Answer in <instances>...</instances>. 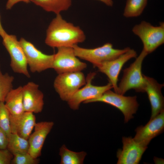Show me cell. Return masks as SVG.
<instances>
[{
	"instance_id": "6da1fadb",
	"label": "cell",
	"mask_w": 164,
	"mask_h": 164,
	"mask_svg": "<svg viewBox=\"0 0 164 164\" xmlns=\"http://www.w3.org/2000/svg\"><path fill=\"white\" fill-rule=\"evenodd\" d=\"M86 38L80 27L67 22L60 14L56 15L49 25L45 43L52 48L72 47L83 43Z\"/></svg>"
},
{
	"instance_id": "7a4b0ae2",
	"label": "cell",
	"mask_w": 164,
	"mask_h": 164,
	"mask_svg": "<svg viewBox=\"0 0 164 164\" xmlns=\"http://www.w3.org/2000/svg\"><path fill=\"white\" fill-rule=\"evenodd\" d=\"M148 54L142 50L135 61L123 70V77L118 86V94L124 95L131 89L137 92H144L145 79L142 68L143 60Z\"/></svg>"
},
{
	"instance_id": "3957f363",
	"label": "cell",
	"mask_w": 164,
	"mask_h": 164,
	"mask_svg": "<svg viewBox=\"0 0 164 164\" xmlns=\"http://www.w3.org/2000/svg\"><path fill=\"white\" fill-rule=\"evenodd\" d=\"M72 47L77 57L90 62L95 67L103 62L116 58L130 49L128 47L123 49H114L112 44L109 43L92 49L82 47L78 45Z\"/></svg>"
},
{
	"instance_id": "277c9868",
	"label": "cell",
	"mask_w": 164,
	"mask_h": 164,
	"mask_svg": "<svg viewBox=\"0 0 164 164\" xmlns=\"http://www.w3.org/2000/svg\"><path fill=\"white\" fill-rule=\"evenodd\" d=\"M132 32L141 39L143 50L148 54L155 50L164 43V23L154 26L145 21L135 25Z\"/></svg>"
},
{
	"instance_id": "5b68a950",
	"label": "cell",
	"mask_w": 164,
	"mask_h": 164,
	"mask_svg": "<svg viewBox=\"0 0 164 164\" xmlns=\"http://www.w3.org/2000/svg\"><path fill=\"white\" fill-rule=\"evenodd\" d=\"M94 102H102L112 105L119 110L124 116L125 122H127L133 118L138 107L136 96H125L109 90L100 97L88 100L85 104Z\"/></svg>"
},
{
	"instance_id": "8992f818",
	"label": "cell",
	"mask_w": 164,
	"mask_h": 164,
	"mask_svg": "<svg viewBox=\"0 0 164 164\" xmlns=\"http://www.w3.org/2000/svg\"><path fill=\"white\" fill-rule=\"evenodd\" d=\"M86 83V78L81 71L67 72L58 74L53 86L61 99L67 102Z\"/></svg>"
},
{
	"instance_id": "52a82bcc",
	"label": "cell",
	"mask_w": 164,
	"mask_h": 164,
	"mask_svg": "<svg viewBox=\"0 0 164 164\" xmlns=\"http://www.w3.org/2000/svg\"><path fill=\"white\" fill-rule=\"evenodd\" d=\"M57 49L54 54L52 68L58 74L81 71L86 68L87 64L75 55L73 47H60Z\"/></svg>"
},
{
	"instance_id": "ba28073f",
	"label": "cell",
	"mask_w": 164,
	"mask_h": 164,
	"mask_svg": "<svg viewBox=\"0 0 164 164\" xmlns=\"http://www.w3.org/2000/svg\"><path fill=\"white\" fill-rule=\"evenodd\" d=\"M19 41L24 51L28 67L32 73H41L52 68L54 54L44 53L23 38Z\"/></svg>"
},
{
	"instance_id": "9c48e42d",
	"label": "cell",
	"mask_w": 164,
	"mask_h": 164,
	"mask_svg": "<svg viewBox=\"0 0 164 164\" xmlns=\"http://www.w3.org/2000/svg\"><path fill=\"white\" fill-rule=\"evenodd\" d=\"M2 38L3 45L10 57V66L13 71L30 77L25 54L16 36L7 33Z\"/></svg>"
},
{
	"instance_id": "30bf717a",
	"label": "cell",
	"mask_w": 164,
	"mask_h": 164,
	"mask_svg": "<svg viewBox=\"0 0 164 164\" xmlns=\"http://www.w3.org/2000/svg\"><path fill=\"white\" fill-rule=\"evenodd\" d=\"M96 73L90 72L86 78V83L84 86L79 89L67 102L71 109L76 110L79 109L81 103L88 100L97 98L106 91L113 88L111 83L109 82L103 86L93 85L92 81Z\"/></svg>"
},
{
	"instance_id": "8fae6325",
	"label": "cell",
	"mask_w": 164,
	"mask_h": 164,
	"mask_svg": "<svg viewBox=\"0 0 164 164\" xmlns=\"http://www.w3.org/2000/svg\"><path fill=\"white\" fill-rule=\"evenodd\" d=\"M135 51L130 49L128 51L113 60L105 61L96 67L99 71L105 74L108 77L109 82L112 84L115 92L117 93L118 78L124 64L130 59L136 57Z\"/></svg>"
},
{
	"instance_id": "7c38bea8",
	"label": "cell",
	"mask_w": 164,
	"mask_h": 164,
	"mask_svg": "<svg viewBox=\"0 0 164 164\" xmlns=\"http://www.w3.org/2000/svg\"><path fill=\"white\" fill-rule=\"evenodd\" d=\"M164 128V110L149 121L145 126L138 127L133 138L144 146L147 147L151 141L162 132Z\"/></svg>"
},
{
	"instance_id": "4fadbf2b",
	"label": "cell",
	"mask_w": 164,
	"mask_h": 164,
	"mask_svg": "<svg viewBox=\"0 0 164 164\" xmlns=\"http://www.w3.org/2000/svg\"><path fill=\"white\" fill-rule=\"evenodd\" d=\"M123 147L117 153V164H138L147 147L144 146L132 137H123Z\"/></svg>"
},
{
	"instance_id": "5bb4252c",
	"label": "cell",
	"mask_w": 164,
	"mask_h": 164,
	"mask_svg": "<svg viewBox=\"0 0 164 164\" xmlns=\"http://www.w3.org/2000/svg\"><path fill=\"white\" fill-rule=\"evenodd\" d=\"M22 92L24 111L36 114L41 112L44 105V94L39 85L29 82L22 86Z\"/></svg>"
},
{
	"instance_id": "9a60e30c",
	"label": "cell",
	"mask_w": 164,
	"mask_h": 164,
	"mask_svg": "<svg viewBox=\"0 0 164 164\" xmlns=\"http://www.w3.org/2000/svg\"><path fill=\"white\" fill-rule=\"evenodd\" d=\"M54 125L52 121H43L36 123L34 131L28 138L29 144L28 152L34 158H37L41 155L46 139Z\"/></svg>"
},
{
	"instance_id": "2e32d148",
	"label": "cell",
	"mask_w": 164,
	"mask_h": 164,
	"mask_svg": "<svg viewBox=\"0 0 164 164\" xmlns=\"http://www.w3.org/2000/svg\"><path fill=\"white\" fill-rule=\"evenodd\" d=\"M145 79L144 92H146L150 102L152 113L150 119L164 110V99L161 93L163 84H160L154 78L144 75Z\"/></svg>"
},
{
	"instance_id": "e0dca14e",
	"label": "cell",
	"mask_w": 164,
	"mask_h": 164,
	"mask_svg": "<svg viewBox=\"0 0 164 164\" xmlns=\"http://www.w3.org/2000/svg\"><path fill=\"white\" fill-rule=\"evenodd\" d=\"M36 123V117L32 112L25 111L15 116L10 114L11 133L26 139H28Z\"/></svg>"
},
{
	"instance_id": "ac0fdd59",
	"label": "cell",
	"mask_w": 164,
	"mask_h": 164,
	"mask_svg": "<svg viewBox=\"0 0 164 164\" xmlns=\"http://www.w3.org/2000/svg\"><path fill=\"white\" fill-rule=\"evenodd\" d=\"M5 105L10 114L20 115L25 112L23 104L22 86L12 88L7 94L5 101Z\"/></svg>"
},
{
	"instance_id": "d6986e66",
	"label": "cell",
	"mask_w": 164,
	"mask_h": 164,
	"mask_svg": "<svg viewBox=\"0 0 164 164\" xmlns=\"http://www.w3.org/2000/svg\"><path fill=\"white\" fill-rule=\"evenodd\" d=\"M47 12L56 15L68 10L72 4V0H29Z\"/></svg>"
},
{
	"instance_id": "ffe728a7",
	"label": "cell",
	"mask_w": 164,
	"mask_h": 164,
	"mask_svg": "<svg viewBox=\"0 0 164 164\" xmlns=\"http://www.w3.org/2000/svg\"><path fill=\"white\" fill-rule=\"evenodd\" d=\"M60 164H83L87 153L84 151L75 152L68 149L63 145L59 149Z\"/></svg>"
},
{
	"instance_id": "44dd1931",
	"label": "cell",
	"mask_w": 164,
	"mask_h": 164,
	"mask_svg": "<svg viewBox=\"0 0 164 164\" xmlns=\"http://www.w3.org/2000/svg\"><path fill=\"white\" fill-rule=\"evenodd\" d=\"M8 138L7 149L13 155L28 152L29 148L28 139L12 133L10 134Z\"/></svg>"
},
{
	"instance_id": "7402d4cb",
	"label": "cell",
	"mask_w": 164,
	"mask_h": 164,
	"mask_svg": "<svg viewBox=\"0 0 164 164\" xmlns=\"http://www.w3.org/2000/svg\"><path fill=\"white\" fill-rule=\"evenodd\" d=\"M147 3V0H127L123 13L126 18L137 17L143 12Z\"/></svg>"
},
{
	"instance_id": "603a6c76",
	"label": "cell",
	"mask_w": 164,
	"mask_h": 164,
	"mask_svg": "<svg viewBox=\"0 0 164 164\" xmlns=\"http://www.w3.org/2000/svg\"><path fill=\"white\" fill-rule=\"evenodd\" d=\"M14 77L8 73L3 74L0 69V101L5 102V97L13 88Z\"/></svg>"
},
{
	"instance_id": "cb8c5ba5",
	"label": "cell",
	"mask_w": 164,
	"mask_h": 164,
	"mask_svg": "<svg viewBox=\"0 0 164 164\" xmlns=\"http://www.w3.org/2000/svg\"><path fill=\"white\" fill-rule=\"evenodd\" d=\"M0 128L8 137L11 133L10 130V113L5 107V102L0 101Z\"/></svg>"
},
{
	"instance_id": "d4e9b609",
	"label": "cell",
	"mask_w": 164,
	"mask_h": 164,
	"mask_svg": "<svg viewBox=\"0 0 164 164\" xmlns=\"http://www.w3.org/2000/svg\"><path fill=\"white\" fill-rule=\"evenodd\" d=\"M39 160L32 157L28 152L17 153L13 155L11 164H37Z\"/></svg>"
},
{
	"instance_id": "484cf974",
	"label": "cell",
	"mask_w": 164,
	"mask_h": 164,
	"mask_svg": "<svg viewBox=\"0 0 164 164\" xmlns=\"http://www.w3.org/2000/svg\"><path fill=\"white\" fill-rule=\"evenodd\" d=\"M13 155L7 149H0V164H10Z\"/></svg>"
},
{
	"instance_id": "4316f807",
	"label": "cell",
	"mask_w": 164,
	"mask_h": 164,
	"mask_svg": "<svg viewBox=\"0 0 164 164\" xmlns=\"http://www.w3.org/2000/svg\"><path fill=\"white\" fill-rule=\"evenodd\" d=\"M8 142V138L5 132L0 128V149H6Z\"/></svg>"
},
{
	"instance_id": "83f0119b",
	"label": "cell",
	"mask_w": 164,
	"mask_h": 164,
	"mask_svg": "<svg viewBox=\"0 0 164 164\" xmlns=\"http://www.w3.org/2000/svg\"><path fill=\"white\" fill-rule=\"evenodd\" d=\"M21 2L28 3L26 0H8L6 5V9H11L15 4Z\"/></svg>"
},
{
	"instance_id": "f1b7e54d",
	"label": "cell",
	"mask_w": 164,
	"mask_h": 164,
	"mask_svg": "<svg viewBox=\"0 0 164 164\" xmlns=\"http://www.w3.org/2000/svg\"><path fill=\"white\" fill-rule=\"evenodd\" d=\"M100 1L108 6L111 7L113 4L112 0H97Z\"/></svg>"
},
{
	"instance_id": "f546056e",
	"label": "cell",
	"mask_w": 164,
	"mask_h": 164,
	"mask_svg": "<svg viewBox=\"0 0 164 164\" xmlns=\"http://www.w3.org/2000/svg\"><path fill=\"white\" fill-rule=\"evenodd\" d=\"M7 33L5 31V30L4 29L1 21V18L0 16V36L2 38Z\"/></svg>"
},
{
	"instance_id": "4dcf8cb0",
	"label": "cell",
	"mask_w": 164,
	"mask_h": 164,
	"mask_svg": "<svg viewBox=\"0 0 164 164\" xmlns=\"http://www.w3.org/2000/svg\"><path fill=\"white\" fill-rule=\"evenodd\" d=\"M26 0L27 1V3H28L30 2L29 0Z\"/></svg>"
}]
</instances>
